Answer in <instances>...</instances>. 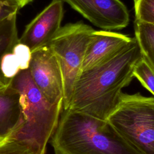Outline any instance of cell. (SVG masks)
I'll return each mask as SVG.
<instances>
[{"label":"cell","instance_id":"4fadbf2b","mask_svg":"<svg viewBox=\"0 0 154 154\" xmlns=\"http://www.w3.org/2000/svg\"><path fill=\"white\" fill-rule=\"evenodd\" d=\"M133 74L141 85L154 96V71L143 58L135 65Z\"/></svg>","mask_w":154,"mask_h":154},{"label":"cell","instance_id":"52a82bcc","mask_svg":"<svg viewBox=\"0 0 154 154\" xmlns=\"http://www.w3.org/2000/svg\"><path fill=\"white\" fill-rule=\"evenodd\" d=\"M94 26L119 30L129 23V13L120 0H63Z\"/></svg>","mask_w":154,"mask_h":154},{"label":"cell","instance_id":"8992f818","mask_svg":"<svg viewBox=\"0 0 154 154\" xmlns=\"http://www.w3.org/2000/svg\"><path fill=\"white\" fill-rule=\"evenodd\" d=\"M28 70L35 85L50 103L63 104L61 73L57 57L49 46L31 52Z\"/></svg>","mask_w":154,"mask_h":154},{"label":"cell","instance_id":"5b68a950","mask_svg":"<svg viewBox=\"0 0 154 154\" xmlns=\"http://www.w3.org/2000/svg\"><path fill=\"white\" fill-rule=\"evenodd\" d=\"M95 30L82 22L61 26L48 46L58 60L63 84V109L68 108L74 84L82 72L84 56Z\"/></svg>","mask_w":154,"mask_h":154},{"label":"cell","instance_id":"30bf717a","mask_svg":"<svg viewBox=\"0 0 154 154\" xmlns=\"http://www.w3.org/2000/svg\"><path fill=\"white\" fill-rule=\"evenodd\" d=\"M22 122L20 95L10 84L0 91V140L10 138Z\"/></svg>","mask_w":154,"mask_h":154},{"label":"cell","instance_id":"e0dca14e","mask_svg":"<svg viewBox=\"0 0 154 154\" xmlns=\"http://www.w3.org/2000/svg\"><path fill=\"white\" fill-rule=\"evenodd\" d=\"M11 52L17 58L21 71L28 69L31 59V51L29 47L19 42L13 47Z\"/></svg>","mask_w":154,"mask_h":154},{"label":"cell","instance_id":"8fae6325","mask_svg":"<svg viewBox=\"0 0 154 154\" xmlns=\"http://www.w3.org/2000/svg\"><path fill=\"white\" fill-rule=\"evenodd\" d=\"M17 11L0 20V63L2 57L6 53L12 51L13 47L19 43L16 18ZM0 82L9 84L10 81L4 78L0 69Z\"/></svg>","mask_w":154,"mask_h":154},{"label":"cell","instance_id":"9c48e42d","mask_svg":"<svg viewBox=\"0 0 154 154\" xmlns=\"http://www.w3.org/2000/svg\"><path fill=\"white\" fill-rule=\"evenodd\" d=\"M135 40L128 35L100 30L93 32L82 65V71L92 68L109 58Z\"/></svg>","mask_w":154,"mask_h":154},{"label":"cell","instance_id":"d6986e66","mask_svg":"<svg viewBox=\"0 0 154 154\" xmlns=\"http://www.w3.org/2000/svg\"><path fill=\"white\" fill-rule=\"evenodd\" d=\"M10 1L17 4L19 7V8H22L26 5H27L28 4L32 1V0H10Z\"/></svg>","mask_w":154,"mask_h":154},{"label":"cell","instance_id":"ac0fdd59","mask_svg":"<svg viewBox=\"0 0 154 154\" xmlns=\"http://www.w3.org/2000/svg\"><path fill=\"white\" fill-rule=\"evenodd\" d=\"M19 7L10 0H0V20L10 14L18 11Z\"/></svg>","mask_w":154,"mask_h":154},{"label":"cell","instance_id":"6da1fadb","mask_svg":"<svg viewBox=\"0 0 154 154\" xmlns=\"http://www.w3.org/2000/svg\"><path fill=\"white\" fill-rule=\"evenodd\" d=\"M142 58L136 39L117 54L76 79L68 108L106 120L117 105L122 89L133 80L134 68Z\"/></svg>","mask_w":154,"mask_h":154},{"label":"cell","instance_id":"2e32d148","mask_svg":"<svg viewBox=\"0 0 154 154\" xmlns=\"http://www.w3.org/2000/svg\"><path fill=\"white\" fill-rule=\"evenodd\" d=\"M0 154H38L26 144L14 139L0 142Z\"/></svg>","mask_w":154,"mask_h":154},{"label":"cell","instance_id":"7a4b0ae2","mask_svg":"<svg viewBox=\"0 0 154 154\" xmlns=\"http://www.w3.org/2000/svg\"><path fill=\"white\" fill-rule=\"evenodd\" d=\"M50 140L54 154H143L106 120L70 108L63 109Z\"/></svg>","mask_w":154,"mask_h":154},{"label":"cell","instance_id":"7c38bea8","mask_svg":"<svg viewBox=\"0 0 154 154\" xmlns=\"http://www.w3.org/2000/svg\"><path fill=\"white\" fill-rule=\"evenodd\" d=\"M134 32L142 58L154 71V25L135 21Z\"/></svg>","mask_w":154,"mask_h":154},{"label":"cell","instance_id":"3957f363","mask_svg":"<svg viewBox=\"0 0 154 154\" xmlns=\"http://www.w3.org/2000/svg\"><path fill=\"white\" fill-rule=\"evenodd\" d=\"M20 95L22 122L8 138L20 141L38 154H45L48 141L57 126L63 105L50 103L33 82L28 69L10 81Z\"/></svg>","mask_w":154,"mask_h":154},{"label":"cell","instance_id":"44dd1931","mask_svg":"<svg viewBox=\"0 0 154 154\" xmlns=\"http://www.w3.org/2000/svg\"><path fill=\"white\" fill-rule=\"evenodd\" d=\"M2 141H3V140H0V142H1Z\"/></svg>","mask_w":154,"mask_h":154},{"label":"cell","instance_id":"ffe728a7","mask_svg":"<svg viewBox=\"0 0 154 154\" xmlns=\"http://www.w3.org/2000/svg\"><path fill=\"white\" fill-rule=\"evenodd\" d=\"M9 84H4L3 82H0V91H2V90H5L8 86Z\"/></svg>","mask_w":154,"mask_h":154},{"label":"cell","instance_id":"9a60e30c","mask_svg":"<svg viewBox=\"0 0 154 154\" xmlns=\"http://www.w3.org/2000/svg\"><path fill=\"white\" fill-rule=\"evenodd\" d=\"M0 69L4 78L9 81L21 71L19 61L12 52L3 55L1 60Z\"/></svg>","mask_w":154,"mask_h":154},{"label":"cell","instance_id":"ba28073f","mask_svg":"<svg viewBox=\"0 0 154 154\" xmlns=\"http://www.w3.org/2000/svg\"><path fill=\"white\" fill-rule=\"evenodd\" d=\"M63 16V1L52 0L25 26L19 43L28 46L31 52L48 45L61 27Z\"/></svg>","mask_w":154,"mask_h":154},{"label":"cell","instance_id":"5bb4252c","mask_svg":"<svg viewBox=\"0 0 154 154\" xmlns=\"http://www.w3.org/2000/svg\"><path fill=\"white\" fill-rule=\"evenodd\" d=\"M135 21L154 25V0H134Z\"/></svg>","mask_w":154,"mask_h":154},{"label":"cell","instance_id":"277c9868","mask_svg":"<svg viewBox=\"0 0 154 154\" xmlns=\"http://www.w3.org/2000/svg\"><path fill=\"white\" fill-rule=\"evenodd\" d=\"M129 144L143 154H154V96L122 93L106 119Z\"/></svg>","mask_w":154,"mask_h":154}]
</instances>
